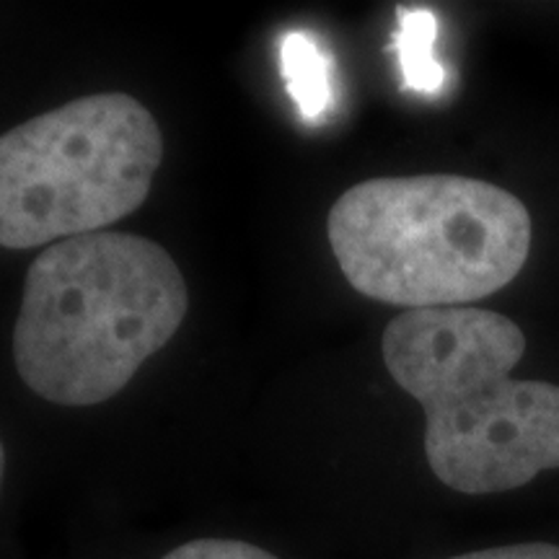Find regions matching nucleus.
I'll use <instances>...</instances> for the list:
<instances>
[{"instance_id":"3","label":"nucleus","mask_w":559,"mask_h":559,"mask_svg":"<svg viewBox=\"0 0 559 559\" xmlns=\"http://www.w3.org/2000/svg\"><path fill=\"white\" fill-rule=\"evenodd\" d=\"M326 236L342 275L389 306L449 309L506 288L531 251L513 192L459 174L368 179L337 198Z\"/></svg>"},{"instance_id":"4","label":"nucleus","mask_w":559,"mask_h":559,"mask_svg":"<svg viewBox=\"0 0 559 559\" xmlns=\"http://www.w3.org/2000/svg\"><path fill=\"white\" fill-rule=\"evenodd\" d=\"M164 160L156 117L130 94H88L0 135V247L34 249L135 213Z\"/></svg>"},{"instance_id":"1","label":"nucleus","mask_w":559,"mask_h":559,"mask_svg":"<svg viewBox=\"0 0 559 559\" xmlns=\"http://www.w3.org/2000/svg\"><path fill=\"white\" fill-rule=\"evenodd\" d=\"M383 362L425 412V456L445 487L492 495L559 466V386L510 379L526 353L513 319L477 306L404 311Z\"/></svg>"},{"instance_id":"5","label":"nucleus","mask_w":559,"mask_h":559,"mask_svg":"<svg viewBox=\"0 0 559 559\" xmlns=\"http://www.w3.org/2000/svg\"><path fill=\"white\" fill-rule=\"evenodd\" d=\"M394 50L400 58L404 88L436 96L445 86V68L436 58L438 19L430 9H396Z\"/></svg>"},{"instance_id":"2","label":"nucleus","mask_w":559,"mask_h":559,"mask_svg":"<svg viewBox=\"0 0 559 559\" xmlns=\"http://www.w3.org/2000/svg\"><path fill=\"white\" fill-rule=\"evenodd\" d=\"M187 309L185 275L160 243L111 230L58 241L26 270L13 362L41 400L94 407L166 347Z\"/></svg>"},{"instance_id":"8","label":"nucleus","mask_w":559,"mask_h":559,"mask_svg":"<svg viewBox=\"0 0 559 559\" xmlns=\"http://www.w3.org/2000/svg\"><path fill=\"white\" fill-rule=\"evenodd\" d=\"M451 559H559V547L555 544H513V547L469 551V555Z\"/></svg>"},{"instance_id":"6","label":"nucleus","mask_w":559,"mask_h":559,"mask_svg":"<svg viewBox=\"0 0 559 559\" xmlns=\"http://www.w3.org/2000/svg\"><path fill=\"white\" fill-rule=\"evenodd\" d=\"M283 68L300 115H306L309 120L324 115L332 102L330 66H326L324 52L306 34L293 32L283 41Z\"/></svg>"},{"instance_id":"7","label":"nucleus","mask_w":559,"mask_h":559,"mask_svg":"<svg viewBox=\"0 0 559 559\" xmlns=\"http://www.w3.org/2000/svg\"><path fill=\"white\" fill-rule=\"evenodd\" d=\"M164 559H277L272 551L234 539H198L171 549Z\"/></svg>"},{"instance_id":"9","label":"nucleus","mask_w":559,"mask_h":559,"mask_svg":"<svg viewBox=\"0 0 559 559\" xmlns=\"http://www.w3.org/2000/svg\"><path fill=\"white\" fill-rule=\"evenodd\" d=\"M3 477H5V449H3V440H0V487H3Z\"/></svg>"}]
</instances>
